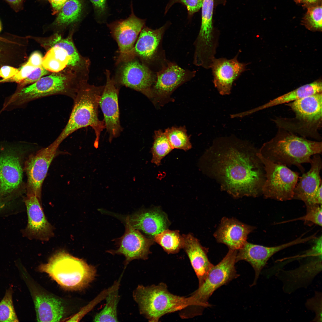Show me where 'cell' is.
Returning <instances> with one entry per match:
<instances>
[{"label":"cell","instance_id":"1","mask_svg":"<svg viewBox=\"0 0 322 322\" xmlns=\"http://www.w3.org/2000/svg\"><path fill=\"white\" fill-rule=\"evenodd\" d=\"M258 150L233 136L215 140L202 157L205 171L235 198L262 195L265 172Z\"/></svg>","mask_w":322,"mask_h":322},{"label":"cell","instance_id":"2","mask_svg":"<svg viewBox=\"0 0 322 322\" xmlns=\"http://www.w3.org/2000/svg\"><path fill=\"white\" fill-rule=\"evenodd\" d=\"M321 141H312L278 128L275 136L264 143L258 150L263 157L274 163L295 165L303 173L302 164L311 162L312 156L321 154Z\"/></svg>","mask_w":322,"mask_h":322},{"label":"cell","instance_id":"3","mask_svg":"<svg viewBox=\"0 0 322 322\" xmlns=\"http://www.w3.org/2000/svg\"><path fill=\"white\" fill-rule=\"evenodd\" d=\"M104 87L90 85L87 81L82 83L73 100V105L68 120L56 140L61 143L75 131L90 126L95 135L94 146L98 147L100 134L105 129L104 120L99 119L98 114Z\"/></svg>","mask_w":322,"mask_h":322},{"label":"cell","instance_id":"4","mask_svg":"<svg viewBox=\"0 0 322 322\" xmlns=\"http://www.w3.org/2000/svg\"><path fill=\"white\" fill-rule=\"evenodd\" d=\"M38 269L47 273L63 288L73 290L86 288L97 274L95 266L64 250L55 253L47 263L40 265Z\"/></svg>","mask_w":322,"mask_h":322},{"label":"cell","instance_id":"5","mask_svg":"<svg viewBox=\"0 0 322 322\" xmlns=\"http://www.w3.org/2000/svg\"><path fill=\"white\" fill-rule=\"evenodd\" d=\"M295 114L293 118L277 117L272 120L278 128L302 137L321 141L318 130L322 126V92L308 95L285 104Z\"/></svg>","mask_w":322,"mask_h":322},{"label":"cell","instance_id":"6","mask_svg":"<svg viewBox=\"0 0 322 322\" xmlns=\"http://www.w3.org/2000/svg\"><path fill=\"white\" fill-rule=\"evenodd\" d=\"M133 297L140 314L151 322H158L163 316L180 311L190 304L189 297L171 293L163 282L147 286L139 285L133 291Z\"/></svg>","mask_w":322,"mask_h":322},{"label":"cell","instance_id":"7","mask_svg":"<svg viewBox=\"0 0 322 322\" xmlns=\"http://www.w3.org/2000/svg\"><path fill=\"white\" fill-rule=\"evenodd\" d=\"M237 252L229 249L221 261L213 265L202 285L189 297V305L182 310L185 318L201 315L205 308L210 306L208 300L214 292L239 276L235 267Z\"/></svg>","mask_w":322,"mask_h":322},{"label":"cell","instance_id":"8","mask_svg":"<svg viewBox=\"0 0 322 322\" xmlns=\"http://www.w3.org/2000/svg\"><path fill=\"white\" fill-rule=\"evenodd\" d=\"M81 83L64 74L53 73L17 91L5 102L4 108L21 105L37 99L57 95L68 96L73 100Z\"/></svg>","mask_w":322,"mask_h":322},{"label":"cell","instance_id":"9","mask_svg":"<svg viewBox=\"0 0 322 322\" xmlns=\"http://www.w3.org/2000/svg\"><path fill=\"white\" fill-rule=\"evenodd\" d=\"M257 154L264 164L265 172L266 179L262 189L264 198L281 201L293 199L299 173L287 166L264 158L258 152Z\"/></svg>","mask_w":322,"mask_h":322},{"label":"cell","instance_id":"10","mask_svg":"<svg viewBox=\"0 0 322 322\" xmlns=\"http://www.w3.org/2000/svg\"><path fill=\"white\" fill-rule=\"evenodd\" d=\"M131 8V14L127 18L117 20L107 25L118 47V55L115 59L117 65L135 58L134 52V45L140 32L145 27V20L135 15L132 4Z\"/></svg>","mask_w":322,"mask_h":322},{"label":"cell","instance_id":"11","mask_svg":"<svg viewBox=\"0 0 322 322\" xmlns=\"http://www.w3.org/2000/svg\"><path fill=\"white\" fill-rule=\"evenodd\" d=\"M214 0H203L200 30L195 42L193 60L204 64H210L215 58L218 36L213 23Z\"/></svg>","mask_w":322,"mask_h":322},{"label":"cell","instance_id":"12","mask_svg":"<svg viewBox=\"0 0 322 322\" xmlns=\"http://www.w3.org/2000/svg\"><path fill=\"white\" fill-rule=\"evenodd\" d=\"M119 65L115 76L113 78L116 84L119 87L124 86L140 92L151 100L156 74L136 58Z\"/></svg>","mask_w":322,"mask_h":322},{"label":"cell","instance_id":"13","mask_svg":"<svg viewBox=\"0 0 322 322\" xmlns=\"http://www.w3.org/2000/svg\"><path fill=\"white\" fill-rule=\"evenodd\" d=\"M196 73V71L184 69L174 62L163 63L156 74L151 100L155 104H162L167 102L173 92L195 76Z\"/></svg>","mask_w":322,"mask_h":322},{"label":"cell","instance_id":"14","mask_svg":"<svg viewBox=\"0 0 322 322\" xmlns=\"http://www.w3.org/2000/svg\"><path fill=\"white\" fill-rule=\"evenodd\" d=\"M307 259L298 267L288 270H279L276 276L283 284L285 293L291 294L299 289L307 287L322 270V256L306 253Z\"/></svg>","mask_w":322,"mask_h":322},{"label":"cell","instance_id":"15","mask_svg":"<svg viewBox=\"0 0 322 322\" xmlns=\"http://www.w3.org/2000/svg\"><path fill=\"white\" fill-rule=\"evenodd\" d=\"M105 74L106 82L99 105L103 115L105 129L109 134L110 142L120 136L123 128L120 123L118 104L120 88L111 77L109 70H106Z\"/></svg>","mask_w":322,"mask_h":322},{"label":"cell","instance_id":"16","mask_svg":"<svg viewBox=\"0 0 322 322\" xmlns=\"http://www.w3.org/2000/svg\"><path fill=\"white\" fill-rule=\"evenodd\" d=\"M60 144L55 140L49 145L31 155L27 161L28 193L41 198L42 185L49 167Z\"/></svg>","mask_w":322,"mask_h":322},{"label":"cell","instance_id":"17","mask_svg":"<svg viewBox=\"0 0 322 322\" xmlns=\"http://www.w3.org/2000/svg\"><path fill=\"white\" fill-rule=\"evenodd\" d=\"M153 240L146 237L130 224L127 216L125 219V231L121 237L117 239V250L107 251L113 255H123L124 264L127 265L135 259L146 260L150 253L149 248Z\"/></svg>","mask_w":322,"mask_h":322},{"label":"cell","instance_id":"18","mask_svg":"<svg viewBox=\"0 0 322 322\" xmlns=\"http://www.w3.org/2000/svg\"><path fill=\"white\" fill-rule=\"evenodd\" d=\"M41 199L34 194L27 193L24 199L28 223L23 233L31 239L47 241L54 236V229L45 215Z\"/></svg>","mask_w":322,"mask_h":322},{"label":"cell","instance_id":"19","mask_svg":"<svg viewBox=\"0 0 322 322\" xmlns=\"http://www.w3.org/2000/svg\"><path fill=\"white\" fill-rule=\"evenodd\" d=\"M300 237L291 242L274 247H266L254 244L247 242L237 252L236 262L245 261L249 263L253 267L255 276L252 286L255 285L262 270L267 261L275 253L290 246L303 242Z\"/></svg>","mask_w":322,"mask_h":322},{"label":"cell","instance_id":"20","mask_svg":"<svg viewBox=\"0 0 322 322\" xmlns=\"http://www.w3.org/2000/svg\"><path fill=\"white\" fill-rule=\"evenodd\" d=\"M238 54L233 58H216L213 60L210 68L213 76V82L219 93L229 95L233 84L246 69L247 64L238 60Z\"/></svg>","mask_w":322,"mask_h":322},{"label":"cell","instance_id":"21","mask_svg":"<svg viewBox=\"0 0 322 322\" xmlns=\"http://www.w3.org/2000/svg\"><path fill=\"white\" fill-rule=\"evenodd\" d=\"M255 228L235 218L224 217L214 236L218 242L225 244L229 249L238 250L247 242L248 235Z\"/></svg>","mask_w":322,"mask_h":322},{"label":"cell","instance_id":"22","mask_svg":"<svg viewBox=\"0 0 322 322\" xmlns=\"http://www.w3.org/2000/svg\"><path fill=\"white\" fill-rule=\"evenodd\" d=\"M168 24L153 30L144 27L135 43L134 52L135 58H139L147 66L158 58L159 50L165 31Z\"/></svg>","mask_w":322,"mask_h":322},{"label":"cell","instance_id":"23","mask_svg":"<svg viewBox=\"0 0 322 322\" xmlns=\"http://www.w3.org/2000/svg\"><path fill=\"white\" fill-rule=\"evenodd\" d=\"M310 164V169L299 178L294 191L293 199L302 201L306 205H312L313 196L322 184L320 175L322 161L320 154L313 155Z\"/></svg>","mask_w":322,"mask_h":322},{"label":"cell","instance_id":"24","mask_svg":"<svg viewBox=\"0 0 322 322\" xmlns=\"http://www.w3.org/2000/svg\"><path fill=\"white\" fill-rule=\"evenodd\" d=\"M127 216L133 227L153 237L167 229L169 224L165 213L158 208L140 210Z\"/></svg>","mask_w":322,"mask_h":322},{"label":"cell","instance_id":"25","mask_svg":"<svg viewBox=\"0 0 322 322\" xmlns=\"http://www.w3.org/2000/svg\"><path fill=\"white\" fill-rule=\"evenodd\" d=\"M184 249L198 278L199 286L203 283L213 266L208 257L207 251L192 235H183Z\"/></svg>","mask_w":322,"mask_h":322},{"label":"cell","instance_id":"26","mask_svg":"<svg viewBox=\"0 0 322 322\" xmlns=\"http://www.w3.org/2000/svg\"><path fill=\"white\" fill-rule=\"evenodd\" d=\"M19 159L11 154L0 156V195L12 192L18 187L22 179Z\"/></svg>","mask_w":322,"mask_h":322},{"label":"cell","instance_id":"27","mask_svg":"<svg viewBox=\"0 0 322 322\" xmlns=\"http://www.w3.org/2000/svg\"><path fill=\"white\" fill-rule=\"evenodd\" d=\"M33 301L39 322H59L63 317L64 309L60 301L44 295H35Z\"/></svg>","mask_w":322,"mask_h":322},{"label":"cell","instance_id":"28","mask_svg":"<svg viewBox=\"0 0 322 322\" xmlns=\"http://www.w3.org/2000/svg\"><path fill=\"white\" fill-rule=\"evenodd\" d=\"M322 83L320 80L306 84L279 96L265 104L244 112L247 116L257 111L284 103H288L308 95L322 92Z\"/></svg>","mask_w":322,"mask_h":322},{"label":"cell","instance_id":"29","mask_svg":"<svg viewBox=\"0 0 322 322\" xmlns=\"http://www.w3.org/2000/svg\"><path fill=\"white\" fill-rule=\"evenodd\" d=\"M38 41L43 47L48 49L54 46L64 48L68 52L71 59V66L78 67L88 74L90 61L88 59L82 57L79 54L71 39L68 37L62 38L56 34L47 38H38Z\"/></svg>","mask_w":322,"mask_h":322},{"label":"cell","instance_id":"30","mask_svg":"<svg viewBox=\"0 0 322 322\" xmlns=\"http://www.w3.org/2000/svg\"><path fill=\"white\" fill-rule=\"evenodd\" d=\"M120 278L115 281L105 299L106 303L103 308L95 316V322H118L117 306L119 301L118 290Z\"/></svg>","mask_w":322,"mask_h":322},{"label":"cell","instance_id":"31","mask_svg":"<svg viewBox=\"0 0 322 322\" xmlns=\"http://www.w3.org/2000/svg\"><path fill=\"white\" fill-rule=\"evenodd\" d=\"M83 7V0H69L58 12L53 24L64 27L78 22L81 17Z\"/></svg>","mask_w":322,"mask_h":322},{"label":"cell","instance_id":"32","mask_svg":"<svg viewBox=\"0 0 322 322\" xmlns=\"http://www.w3.org/2000/svg\"><path fill=\"white\" fill-rule=\"evenodd\" d=\"M153 239L169 254L177 253L183 247V236L177 230L166 229L155 235Z\"/></svg>","mask_w":322,"mask_h":322},{"label":"cell","instance_id":"33","mask_svg":"<svg viewBox=\"0 0 322 322\" xmlns=\"http://www.w3.org/2000/svg\"><path fill=\"white\" fill-rule=\"evenodd\" d=\"M173 149L165 132L161 130L155 131L151 148L152 162L157 166L160 165L162 159Z\"/></svg>","mask_w":322,"mask_h":322},{"label":"cell","instance_id":"34","mask_svg":"<svg viewBox=\"0 0 322 322\" xmlns=\"http://www.w3.org/2000/svg\"><path fill=\"white\" fill-rule=\"evenodd\" d=\"M164 132L173 149H178L187 151L192 148L189 137L185 127H172L167 129Z\"/></svg>","mask_w":322,"mask_h":322},{"label":"cell","instance_id":"35","mask_svg":"<svg viewBox=\"0 0 322 322\" xmlns=\"http://www.w3.org/2000/svg\"><path fill=\"white\" fill-rule=\"evenodd\" d=\"M13 287L9 286L6 290L4 295L0 302V322L19 321L13 304Z\"/></svg>","mask_w":322,"mask_h":322},{"label":"cell","instance_id":"36","mask_svg":"<svg viewBox=\"0 0 322 322\" xmlns=\"http://www.w3.org/2000/svg\"><path fill=\"white\" fill-rule=\"evenodd\" d=\"M307 8L302 21V24L309 30H321L322 3Z\"/></svg>","mask_w":322,"mask_h":322},{"label":"cell","instance_id":"37","mask_svg":"<svg viewBox=\"0 0 322 322\" xmlns=\"http://www.w3.org/2000/svg\"><path fill=\"white\" fill-rule=\"evenodd\" d=\"M305 306L309 309L312 311L315 314L313 321L322 322V293L315 292V295L312 298L308 299L306 303Z\"/></svg>","mask_w":322,"mask_h":322},{"label":"cell","instance_id":"38","mask_svg":"<svg viewBox=\"0 0 322 322\" xmlns=\"http://www.w3.org/2000/svg\"><path fill=\"white\" fill-rule=\"evenodd\" d=\"M306 215L301 219L310 222L320 226H322V205H306Z\"/></svg>","mask_w":322,"mask_h":322},{"label":"cell","instance_id":"39","mask_svg":"<svg viewBox=\"0 0 322 322\" xmlns=\"http://www.w3.org/2000/svg\"><path fill=\"white\" fill-rule=\"evenodd\" d=\"M42 65L48 71L53 73H58L67 66L56 58L48 51L43 57Z\"/></svg>","mask_w":322,"mask_h":322},{"label":"cell","instance_id":"40","mask_svg":"<svg viewBox=\"0 0 322 322\" xmlns=\"http://www.w3.org/2000/svg\"><path fill=\"white\" fill-rule=\"evenodd\" d=\"M203 0H170L165 9L166 13L169 9L176 3H181L186 7L188 17H191L201 8Z\"/></svg>","mask_w":322,"mask_h":322},{"label":"cell","instance_id":"41","mask_svg":"<svg viewBox=\"0 0 322 322\" xmlns=\"http://www.w3.org/2000/svg\"><path fill=\"white\" fill-rule=\"evenodd\" d=\"M48 72L42 65L36 68L25 79L19 83L17 91L33 83L46 75Z\"/></svg>","mask_w":322,"mask_h":322},{"label":"cell","instance_id":"42","mask_svg":"<svg viewBox=\"0 0 322 322\" xmlns=\"http://www.w3.org/2000/svg\"><path fill=\"white\" fill-rule=\"evenodd\" d=\"M90 0L93 7L96 20L98 22H103L107 13L106 0Z\"/></svg>","mask_w":322,"mask_h":322},{"label":"cell","instance_id":"43","mask_svg":"<svg viewBox=\"0 0 322 322\" xmlns=\"http://www.w3.org/2000/svg\"><path fill=\"white\" fill-rule=\"evenodd\" d=\"M36 68L25 64L22 66L18 72L13 77L4 79V82H16L19 83L25 79Z\"/></svg>","mask_w":322,"mask_h":322},{"label":"cell","instance_id":"44","mask_svg":"<svg viewBox=\"0 0 322 322\" xmlns=\"http://www.w3.org/2000/svg\"><path fill=\"white\" fill-rule=\"evenodd\" d=\"M18 69L8 66H2L0 69V77L6 79L13 77L19 71Z\"/></svg>","mask_w":322,"mask_h":322},{"label":"cell","instance_id":"45","mask_svg":"<svg viewBox=\"0 0 322 322\" xmlns=\"http://www.w3.org/2000/svg\"><path fill=\"white\" fill-rule=\"evenodd\" d=\"M43 58L41 53L38 51L32 53L30 57L26 64L38 67L42 66Z\"/></svg>","mask_w":322,"mask_h":322},{"label":"cell","instance_id":"46","mask_svg":"<svg viewBox=\"0 0 322 322\" xmlns=\"http://www.w3.org/2000/svg\"><path fill=\"white\" fill-rule=\"evenodd\" d=\"M52 6L53 13L58 12L63 5L69 0H48Z\"/></svg>","mask_w":322,"mask_h":322},{"label":"cell","instance_id":"47","mask_svg":"<svg viewBox=\"0 0 322 322\" xmlns=\"http://www.w3.org/2000/svg\"><path fill=\"white\" fill-rule=\"evenodd\" d=\"M297 4L306 8L322 3V0H294Z\"/></svg>","mask_w":322,"mask_h":322},{"label":"cell","instance_id":"48","mask_svg":"<svg viewBox=\"0 0 322 322\" xmlns=\"http://www.w3.org/2000/svg\"><path fill=\"white\" fill-rule=\"evenodd\" d=\"M16 12L21 10L24 0H4Z\"/></svg>","mask_w":322,"mask_h":322},{"label":"cell","instance_id":"49","mask_svg":"<svg viewBox=\"0 0 322 322\" xmlns=\"http://www.w3.org/2000/svg\"><path fill=\"white\" fill-rule=\"evenodd\" d=\"M322 187L321 184L315 193L312 199V205H322Z\"/></svg>","mask_w":322,"mask_h":322},{"label":"cell","instance_id":"50","mask_svg":"<svg viewBox=\"0 0 322 322\" xmlns=\"http://www.w3.org/2000/svg\"><path fill=\"white\" fill-rule=\"evenodd\" d=\"M4 204L0 200V210L4 207Z\"/></svg>","mask_w":322,"mask_h":322},{"label":"cell","instance_id":"51","mask_svg":"<svg viewBox=\"0 0 322 322\" xmlns=\"http://www.w3.org/2000/svg\"><path fill=\"white\" fill-rule=\"evenodd\" d=\"M3 81V79L1 80H0V83L3 82H2Z\"/></svg>","mask_w":322,"mask_h":322},{"label":"cell","instance_id":"52","mask_svg":"<svg viewBox=\"0 0 322 322\" xmlns=\"http://www.w3.org/2000/svg\"><path fill=\"white\" fill-rule=\"evenodd\" d=\"M1 30V24H0V31Z\"/></svg>","mask_w":322,"mask_h":322}]
</instances>
